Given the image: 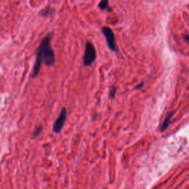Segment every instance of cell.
Masks as SVG:
<instances>
[{"label":"cell","instance_id":"obj_5","mask_svg":"<svg viewBox=\"0 0 189 189\" xmlns=\"http://www.w3.org/2000/svg\"><path fill=\"white\" fill-rule=\"evenodd\" d=\"M172 115H173V113H171L170 115H168L166 117V118L165 119L164 122L163 123V124H162L161 128H160V131H161V132H164V131L166 130L167 128L169 127V124H170L171 123V119Z\"/></svg>","mask_w":189,"mask_h":189},{"label":"cell","instance_id":"obj_2","mask_svg":"<svg viewBox=\"0 0 189 189\" xmlns=\"http://www.w3.org/2000/svg\"><path fill=\"white\" fill-rule=\"evenodd\" d=\"M96 52L93 44L90 41L86 43L84 55V65L89 67L96 59Z\"/></svg>","mask_w":189,"mask_h":189},{"label":"cell","instance_id":"obj_4","mask_svg":"<svg viewBox=\"0 0 189 189\" xmlns=\"http://www.w3.org/2000/svg\"><path fill=\"white\" fill-rule=\"evenodd\" d=\"M67 109L65 107H63L61 111V113L59 116L58 117L57 120H55V123L53 126V131L55 134H58L61 131L62 128L64 127V125L65 124L66 120H67Z\"/></svg>","mask_w":189,"mask_h":189},{"label":"cell","instance_id":"obj_3","mask_svg":"<svg viewBox=\"0 0 189 189\" xmlns=\"http://www.w3.org/2000/svg\"><path fill=\"white\" fill-rule=\"evenodd\" d=\"M102 33H103L105 38H106V40H107L109 48L112 51H117V43H116V39H115V34H114L112 29L108 28V27H103L102 28Z\"/></svg>","mask_w":189,"mask_h":189},{"label":"cell","instance_id":"obj_9","mask_svg":"<svg viewBox=\"0 0 189 189\" xmlns=\"http://www.w3.org/2000/svg\"><path fill=\"white\" fill-rule=\"evenodd\" d=\"M143 85H144V82H143V81H142V82H141L140 84H138V86H135V89H136V90H138V89H140V88L142 87V86H143Z\"/></svg>","mask_w":189,"mask_h":189},{"label":"cell","instance_id":"obj_7","mask_svg":"<svg viewBox=\"0 0 189 189\" xmlns=\"http://www.w3.org/2000/svg\"><path fill=\"white\" fill-rule=\"evenodd\" d=\"M108 2L109 0H101L99 4L100 8L102 9V10H105L108 6Z\"/></svg>","mask_w":189,"mask_h":189},{"label":"cell","instance_id":"obj_1","mask_svg":"<svg viewBox=\"0 0 189 189\" xmlns=\"http://www.w3.org/2000/svg\"><path fill=\"white\" fill-rule=\"evenodd\" d=\"M53 33L47 35L40 42L39 46L36 50V59L33 70L32 78H35L38 76L41 68L42 62L47 67H52L55 64V57L54 51L50 45L53 38Z\"/></svg>","mask_w":189,"mask_h":189},{"label":"cell","instance_id":"obj_6","mask_svg":"<svg viewBox=\"0 0 189 189\" xmlns=\"http://www.w3.org/2000/svg\"><path fill=\"white\" fill-rule=\"evenodd\" d=\"M42 129H43V126L42 125H39L38 126H37L34 130V132H33V134H32L33 138H36L38 137L41 134V132H42Z\"/></svg>","mask_w":189,"mask_h":189},{"label":"cell","instance_id":"obj_10","mask_svg":"<svg viewBox=\"0 0 189 189\" xmlns=\"http://www.w3.org/2000/svg\"><path fill=\"white\" fill-rule=\"evenodd\" d=\"M184 40L186 41L189 42V35H186V36H184Z\"/></svg>","mask_w":189,"mask_h":189},{"label":"cell","instance_id":"obj_8","mask_svg":"<svg viewBox=\"0 0 189 189\" xmlns=\"http://www.w3.org/2000/svg\"><path fill=\"white\" fill-rule=\"evenodd\" d=\"M115 93H116V87H115V86L112 85V86L110 87L109 90V97L112 98V99L115 98Z\"/></svg>","mask_w":189,"mask_h":189}]
</instances>
